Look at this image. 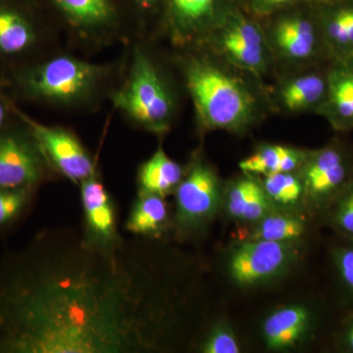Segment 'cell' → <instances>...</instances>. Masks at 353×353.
Returning a JSON list of instances; mask_svg holds the SVG:
<instances>
[{
    "label": "cell",
    "instance_id": "28",
    "mask_svg": "<svg viewBox=\"0 0 353 353\" xmlns=\"http://www.w3.org/2000/svg\"><path fill=\"white\" fill-rule=\"evenodd\" d=\"M197 350L203 353H239L241 341L227 325L217 324L202 336Z\"/></svg>",
    "mask_w": 353,
    "mask_h": 353
},
{
    "label": "cell",
    "instance_id": "2",
    "mask_svg": "<svg viewBox=\"0 0 353 353\" xmlns=\"http://www.w3.org/2000/svg\"><path fill=\"white\" fill-rule=\"evenodd\" d=\"M188 92L203 132L245 134L263 119L266 88L261 81L234 68L208 50L183 62Z\"/></svg>",
    "mask_w": 353,
    "mask_h": 353
},
{
    "label": "cell",
    "instance_id": "12",
    "mask_svg": "<svg viewBox=\"0 0 353 353\" xmlns=\"http://www.w3.org/2000/svg\"><path fill=\"white\" fill-rule=\"evenodd\" d=\"M327 94V69L318 66L283 72L266 90L270 110L285 115L317 114Z\"/></svg>",
    "mask_w": 353,
    "mask_h": 353
},
{
    "label": "cell",
    "instance_id": "19",
    "mask_svg": "<svg viewBox=\"0 0 353 353\" xmlns=\"http://www.w3.org/2000/svg\"><path fill=\"white\" fill-rule=\"evenodd\" d=\"M37 41L38 32L30 16L20 7L0 0V59L25 57Z\"/></svg>",
    "mask_w": 353,
    "mask_h": 353
},
{
    "label": "cell",
    "instance_id": "26",
    "mask_svg": "<svg viewBox=\"0 0 353 353\" xmlns=\"http://www.w3.org/2000/svg\"><path fill=\"white\" fill-rule=\"evenodd\" d=\"M38 190L34 188L0 190V236L12 231L24 219Z\"/></svg>",
    "mask_w": 353,
    "mask_h": 353
},
{
    "label": "cell",
    "instance_id": "6",
    "mask_svg": "<svg viewBox=\"0 0 353 353\" xmlns=\"http://www.w3.org/2000/svg\"><path fill=\"white\" fill-rule=\"evenodd\" d=\"M114 103L153 134L170 129L175 112L173 97L157 67L141 51L134 54L129 80L114 95Z\"/></svg>",
    "mask_w": 353,
    "mask_h": 353
},
{
    "label": "cell",
    "instance_id": "17",
    "mask_svg": "<svg viewBox=\"0 0 353 353\" xmlns=\"http://www.w3.org/2000/svg\"><path fill=\"white\" fill-rule=\"evenodd\" d=\"M222 205L230 218L243 225L254 224L276 209L259 176L245 173L225 185Z\"/></svg>",
    "mask_w": 353,
    "mask_h": 353
},
{
    "label": "cell",
    "instance_id": "13",
    "mask_svg": "<svg viewBox=\"0 0 353 353\" xmlns=\"http://www.w3.org/2000/svg\"><path fill=\"white\" fill-rule=\"evenodd\" d=\"M317 327L315 311L304 304H290L275 309L265 318L261 336L274 352H287L303 345Z\"/></svg>",
    "mask_w": 353,
    "mask_h": 353
},
{
    "label": "cell",
    "instance_id": "16",
    "mask_svg": "<svg viewBox=\"0 0 353 353\" xmlns=\"http://www.w3.org/2000/svg\"><path fill=\"white\" fill-rule=\"evenodd\" d=\"M338 132L353 130V59L330 61L327 94L317 112Z\"/></svg>",
    "mask_w": 353,
    "mask_h": 353
},
{
    "label": "cell",
    "instance_id": "8",
    "mask_svg": "<svg viewBox=\"0 0 353 353\" xmlns=\"http://www.w3.org/2000/svg\"><path fill=\"white\" fill-rule=\"evenodd\" d=\"M301 248L303 243L238 241L228 255V275L243 289L268 284L290 271Z\"/></svg>",
    "mask_w": 353,
    "mask_h": 353
},
{
    "label": "cell",
    "instance_id": "14",
    "mask_svg": "<svg viewBox=\"0 0 353 353\" xmlns=\"http://www.w3.org/2000/svg\"><path fill=\"white\" fill-rule=\"evenodd\" d=\"M83 214V233L95 243L112 245L122 234L118 232L115 204L97 173L79 185Z\"/></svg>",
    "mask_w": 353,
    "mask_h": 353
},
{
    "label": "cell",
    "instance_id": "23",
    "mask_svg": "<svg viewBox=\"0 0 353 353\" xmlns=\"http://www.w3.org/2000/svg\"><path fill=\"white\" fill-rule=\"evenodd\" d=\"M185 172V168L169 157L163 148L159 146L139 168V192L167 197L175 192Z\"/></svg>",
    "mask_w": 353,
    "mask_h": 353
},
{
    "label": "cell",
    "instance_id": "20",
    "mask_svg": "<svg viewBox=\"0 0 353 353\" xmlns=\"http://www.w3.org/2000/svg\"><path fill=\"white\" fill-rule=\"evenodd\" d=\"M172 216L166 197L139 192L125 223L132 236L160 240L171 229Z\"/></svg>",
    "mask_w": 353,
    "mask_h": 353
},
{
    "label": "cell",
    "instance_id": "21",
    "mask_svg": "<svg viewBox=\"0 0 353 353\" xmlns=\"http://www.w3.org/2000/svg\"><path fill=\"white\" fill-rule=\"evenodd\" d=\"M307 152L308 150L283 143H261L252 154L241 160L239 167L241 173L255 176L299 171Z\"/></svg>",
    "mask_w": 353,
    "mask_h": 353
},
{
    "label": "cell",
    "instance_id": "31",
    "mask_svg": "<svg viewBox=\"0 0 353 353\" xmlns=\"http://www.w3.org/2000/svg\"><path fill=\"white\" fill-rule=\"evenodd\" d=\"M336 347L343 352L353 353V311L336 334Z\"/></svg>",
    "mask_w": 353,
    "mask_h": 353
},
{
    "label": "cell",
    "instance_id": "10",
    "mask_svg": "<svg viewBox=\"0 0 353 353\" xmlns=\"http://www.w3.org/2000/svg\"><path fill=\"white\" fill-rule=\"evenodd\" d=\"M19 120L0 132V190L39 189L52 170L31 130Z\"/></svg>",
    "mask_w": 353,
    "mask_h": 353
},
{
    "label": "cell",
    "instance_id": "32",
    "mask_svg": "<svg viewBox=\"0 0 353 353\" xmlns=\"http://www.w3.org/2000/svg\"><path fill=\"white\" fill-rule=\"evenodd\" d=\"M12 111V103L0 94V132L9 124V116Z\"/></svg>",
    "mask_w": 353,
    "mask_h": 353
},
{
    "label": "cell",
    "instance_id": "9",
    "mask_svg": "<svg viewBox=\"0 0 353 353\" xmlns=\"http://www.w3.org/2000/svg\"><path fill=\"white\" fill-rule=\"evenodd\" d=\"M299 173L305 190L307 210L322 215L353 179L352 153L339 141L308 150Z\"/></svg>",
    "mask_w": 353,
    "mask_h": 353
},
{
    "label": "cell",
    "instance_id": "33",
    "mask_svg": "<svg viewBox=\"0 0 353 353\" xmlns=\"http://www.w3.org/2000/svg\"><path fill=\"white\" fill-rule=\"evenodd\" d=\"M137 1L143 8H152L153 6H157L159 0H137Z\"/></svg>",
    "mask_w": 353,
    "mask_h": 353
},
{
    "label": "cell",
    "instance_id": "25",
    "mask_svg": "<svg viewBox=\"0 0 353 353\" xmlns=\"http://www.w3.org/2000/svg\"><path fill=\"white\" fill-rule=\"evenodd\" d=\"M72 22L83 28H97L112 19L111 0H53Z\"/></svg>",
    "mask_w": 353,
    "mask_h": 353
},
{
    "label": "cell",
    "instance_id": "34",
    "mask_svg": "<svg viewBox=\"0 0 353 353\" xmlns=\"http://www.w3.org/2000/svg\"><path fill=\"white\" fill-rule=\"evenodd\" d=\"M309 1L314 2L317 4L331 3V2L338 1V0H309Z\"/></svg>",
    "mask_w": 353,
    "mask_h": 353
},
{
    "label": "cell",
    "instance_id": "24",
    "mask_svg": "<svg viewBox=\"0 0 353 353\" xmlns=\"http://www.w3.org/2000/svg\"><path fill=\"white\" fill-rule=\"evenodd\" d=\"M265 194L278 210L299 213L307 210L305 190L299 171L259 176ZM308 211V210H307Z\"/></svg>",
    "mask_w": 353,
    "mask_h": 353
},
{
    "label": "cell",
    "instance_id": "27",
    "mask_svg": "<svg viewBox=\"0 0 353 353\" xmlns=\"http://www.w3.org/2000/svg\"><path fill=\"white\" fill-rule=\"evenodd\" d=\"M322 216L343 240L353 243V179L334 197Z\"/></svg>",
    "mask_w": 353,
    "mask_h": 353
},
{
    "label": "cell",
    "instance_id": "4",
    "mask_svg": "<svg viewBox=\"0 0 353 353\" xmlns=\"http://www.w3.org/2000/svg\"><path fill=\"white\" fill-rule=\"evenodd\" d=\"M208 51L262 81L276 70L261 21L234 4L204 41Z\"/></svg>",
    "mask_w": 353,
    "mask_h": 353
},
{
    "label": "cell",
    "instance_id": "30",
    "mask_svg": "<svg viewBox=\"0 0 353 353\" xmlns=\"http://www.w3.org/2000/svg\"><path fill=\"white\" fill-rule=\"evenodd\" d=\"M305 1L309 0H236V3L246 13L263 20L279 11Z\"/></svg>",
    "mask_w": 353,
    "mask_h": 353
},
{
    "label": "cell",
    "instance_id": "3",
    "mask_svg": "<svg viewBox=\"0 0 353 353\" xmlns=\"http://www.w3.org/2000/svg\"><path fill=\"white\" fill-rule=\"evenodd\" d=\"M260 21L276 69L292 71L329 61L314 2L290 6Z\"/></svg>",
    "mask_w": 353,
    "mask_h": 353
},
{
    "label": "cell",
    "instance_id": "22",
    "mask_svg": "<svg viewBox=\"0 0 353 353\" xmlns=\"http://www.w3.org/2000/svg\"><path fill=\"white\" fill-rule=\"evenodd\" d=\"M240 232V240L270 241L303 243L308 234V223L303 213L275 210Z\"/></svg>",
    "mask_w": 353,
    "mask_h": 353
},
{
    "label": "cell",
    "instance_id": "11",
    "mask_svg": "<svg viewBox=\"0 0 353 353\" xmlns=\"http://www.w3.org/2000/svg\"><path fill=\"white\" fill-rule=\"evenodd\" d=\"M13 112L30 128L53 170L76 185L94 175L95 167L92 157L72 132L37 122L14 105Z\"/></svg>",
    "mask_w": 353,
    "mask_h": 353
},
{
    "label": "cell",
    "instance_id": "29",
    "mask_svg": "<svg viewBox=\"0 0 353 353\" xmlns=\"http://www.w3.org/2000/svg\"><path fill=\"white\" fill-rule=\"evenodd\" d=\"M332 260L341 289L353 305V243H343L334 246Z\"/></svg>",
    "mask_w": 353,
    "mask_h": 353
},
{
    "label": "cell",
    "instance_id": "5",
    "mask_svg": "<svg viewBox=\"0 0 353 353\" xmlns=\"http://www.w3.org/2000/svg\"><path fill=\"white\" fill-rule=\"evenodd\" d=\"M224 190V183L212 164L196 153L174 192L171 230L176 238L194 236L212 222L222 206Z\"/></svg>",
    "mask_w": 353,
    "mask_h": 353
},
{
    "label": "cell",
    "instance_id": "18",
    "mask_svg": "<svg viewBox=\"0 0 353 353\" xmlns=\"http://www.w3.org/2000/svg\"><path fill=\"white\" fill-rule=\"evenodd\" d=\"M315 4L329 62L353 59V0Z\"/></svg>",
    "mask_w": 353,
    "mask_h": 353
},
{
    "label": "cell",
    "instance_id": "1",
    "mask_svg": "<svg viewBox=\"0 0 353 353\" xmlns=\"http://www.w3.org/2000/svg\"><path fill=\"white\" fill-rule=\"evenodd\" d=\"M160 240L99 245L39 232L0 259V353H146L171 347L179 294Z\"/></svg>",
    "mask_w": 353,
    "mask_h": 353
},
{
    "label": "cell",
    "instance_id": "15",
    "mask_svg": "<svg viewBox=\"0 0 353 353\" xmlns=\"http://www.w3.org/2000/svg\"><path fill=\"white\" fill-rule=\"evenodd\" d=\"M236 0H168L174 30L183 41L202 44Z\"/></svg>",
    "mask_w": 353,
    "mask_h": 353
},
{
    "label": "cell",
    "instance_id": "7",
    "mask_svg": "<svg viewBox=\"0 0 353 353\" xmlns=\"http://www.w3.org/2000/svg\"><path fill=\"white\" fill-rule=\"evenodd\" d=\"M102 74L101 67L69 57L16 71L13 83L27 99L69 102L83 97L94 88Z\"/></svg>",
    "mask_w": 353,
    "mask_h": 353
}]
</instances>
